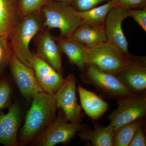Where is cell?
Masks as SVG:
<instances>
[{
	"instance_id": "cell-3",
	"label": "cell",
	"mask_w": 146,
	"mask_h": 146,
	"mask_svg": "<svg viewBox=\"0 0 146 146\" xmlns=\"http://www.w3.org/2000/svg\"><path fill=\"white\" fill-rule=\"evenodd\" d=\"M131 55L106 41L86 46L84 56L86 66L117 75L129 63Z\"/></svg>"
},
{
	"instance_id": "cell-19",
	"label": "cell",
	"mask_w": 146,
	"mask_h": 146,
	"mask_svg": "<svg viewBox=\"0 0 146 146\" xmlns=\"http://www.w3.org/2000/svg\"><path fill=\"white\" fill-rule=\"evenodd\" d=\"M114 131L108 127L95 125L93 130L85 129L78 132L83 141H90L94 146H113Z\"/></svg>"
},
{
	"instance_id": "cell-8",
	"label": "cell",
	"mask_w": 146,
	"mask_h": 146,
	"mask_svg": "<svg viewBox=\"0 0 146 146\" xmlns=\"http://www.w3.org/2000/svg\"><path fill=\"white\" fill-rule=\"evenodd\" d=\"M76 79L73 74L68 75L55 95L57 108L61 110L68 122L80 123L83 117L81 106L76 94Z\"/></svg>"
},
{
	"instance_id": "cell-24",
	"label": "cell",
	"mask_w": 146,
	"mask_h": 146,
	"mask_svg": "<svg viewBox=\"0 0 146 146\" xmlns=\"http://www.w3.org/2000/svg\"><path fill=\"white\" fill-rule=\"evenodd\" d=\"M11 52L8 39L0 36V77L8 66Z\"/></svg>"
},
{
	"instance_id": "cell-5",
	"label": "cell",
	"mask_w": 146,
	"mask_h": 146,
	"mask_svg": "<svg viewBox=\"0 0 146 146\" xmlns=\"http://www.w3.org/2000/svg\"><path fill=\"white\" fill-rule=\"evenodd\" d=\"M52 122L32 143L36 146H54L67 144L76 133L85 129L80 123L68 122L60 109Z\"/></svg>"
},
{
	"instance_id": "cell-26",
	"label": "cell",
	"mask_w": 146,
	"mask_h": 146,
	"mask_svg": "<svg viewBox=\"0 0 146 146\" xmlns=\"http://www.w3.org/2000/svg\"><path fill=\"white\" fill-rule=\"evenodd\" d=\"M130 17L146 31V7L137 9H130Z\"/></svg>"
},
{
	"instance_id": "cell-29",
	"label": "cell",
	"mask_w": 146,
	"mask_h": 146,
	"mask_svg": "<svg viewBox=\"0 0 146 146\" xmlns=\"http://www.w3.org/2000/svg\"><path fill=\"white\" fill-rule=\"evenodd\" d=\"M55 1L65 3L69 4L70 5L71 3H72V0H55Z\"/></svg>"
},
{
	"instance_id": "cell-10",
	"label": "cell",
	"mask_w": 146,
	"mask_h": 146,
	"mask_svg": "<svg viewBox=\"0 0 146 146\" xmlns=\"http://www.w3.org/2000/svg\"><path fill=\"white\" fill-rule=\"evenodd\" d=\"M130 9L117 6L109 11L104 24L107 42L115 45L127 55L130 54L128 44L122 25L123 20L130 17Z\"/></svg>"
},
{
	"instance_id": "cell-13",
	"label": "cell",
	"mask_w": 146,
	"mask_h": 146,
	"mask_svg": "<svg viewBox=\"0 0 146 146\" xmlns=\"http://www.w3.org/2000/svg\"><path fill=\"white\" fill-rule=\"evenodd\" d=\"M31 64L37 82L43 91L55 94L64 82L63 76L35 53H32Z\"/></svg>"
},
{
	"instance_id": "cell-27",
	"label": "cell",
	"mask_w": 146,
	"mask_h": 146,
	"mask_svg": "<svg viewBox=\"0 0 146 146\" xmlns=\"http://www.w3.org/2000/svg\"><path fill=\"white\" fill-rule=\"evenodd\" d=\"M119 6L129 9H137L146 7V0H116Z\"/></svg>"
},
{
	"instance_id": "cell-25",
	"label": "cell",
	"mask_w": 146,
	"mask_h": 146,
	"mask_svg": "<svg viewBox=\"0 0 146 146\" xmlns=\"http://www.w3.org/2000/svg\"><path fill=\"white\" fill-rule=\"evenodd\" d=\"M110 0H72L70 5L79 12L86 11L96 7L99 4Z\"/></svg>"
},
{
	"instance_id": "cell-6",
	"label": "cell",
	"mask_w": 146,
	"mask_h": 146,
	"mask_svg": "<svg viewBox=\"0 0 146 146\" xmlns=\"http://www.w3.org/2000/svg\"><path fill=\"white\" fill-rule=\"evenodd\" d=\"M117 108L108 116L110 121L107 126L115 131L126 124L143 118L146 113V98L133 95L119 99Z\"/></svg>"
},
{
	"instance_id": "cell-9",
	"label": "cell",
	"mask_w": 146,
	"mask_h": 146,
	"mask_svg": "<svg viewBox=\"0 0 146 146\" xmlns=\"http://www.w3.org/2000/svg\"><path fill=\"white\" fill-rule=\"evenodd\" d=\"M8 66L19 91L27 100H32L39 93L44 92L37 82L32 68L21 62L12 52Z\"/></svg>"
},
{
	"instance_id": "cell-18",
	"label": "cell",
	"mask_w": 146,
	"mask_h": 146,
	"mask_svg": "<svg viewBox=\"0 0 146 146\" xmlns=\"http://www.w3.org/2000/svg\"><path fill=\"white\" fill-rule=\"evenodd\" d=\"M69 38L87 47L107 41L104 25L91 26L81 24Z\"/></svg>"
},
{
	"instance_id": "cell-16",
	"label": "cell",
	"mask_w": 146,
	"mask_h": 146,
	"mask_svg": "<svg viewBox=\"0 0 146 146\" xmlns=\"http://www.w3.org/2000/svg\"><path fill=\"white\" fill-rule=\"evenodd\" d=\"M62 53L65 54L72 65H75L83 72L86 68L85 46L70 38L55 37Z\"/></svg>"
},
{
	"instance_id": "cell-17",
	"label": "cell",
	"mask_w": 146,
	"mask_h": 146,
	"mask_svg": "<svg viewBox=\"0 0 146 146\" xmlns=\"http://www.w3.org/2000/svg\"><path fill=\"white\" fill-rule=\"evenodd\" d=\"M78 91L80 98L81 107L86 115L94 119L102 117L107 111L108 105L98 95L79 86Z\"/></svg>"
},
{
	"instance_id": "cell-21",
	"label": "cell",
	"mask_w": 146,
	"mask_h": 146,
	"mask_svg": "<svg viewBox=\"0 0 146 146\" xmlns=\"http://www.w3.org/2000/svg\"><path fill=\"white\" fill-rule=\"evenodd\" d=\"M142 118L120 127L114 131L113 146H129L134 134L143 125Z\"/></svg>"
},
{
	"instance_id": "cell-4",
	"label": "cell",
	"mask_w": 146,
	"mask_h": 146,
	"mask_svg": "<svg viewBox=\"0 0 146 146\" xmlns=\"http://www.w3.org/2000/svg\"><path fill=\"white\" fill-rule=\"evenodd\" d=\"M40 12L43 16L44 28L48 30L58 29L61 37H70L81 24L78 11L69 4L50 0Z\"/></svg>"
},
{
	"instance_id": "cell-23",
	"label": "cell",
	"mask_w": 146,
	"mask_h": 146,
	"mask_svg": "<svg viewBox=\"0 0 146 146\" xmlns=\"http://www.w3.org/2000/svg\"><path fill=\"white\" fill-rule=\"evenodd\" d=\"M12 89L9 81L6 78L0 79V110L9 107L11 105Z\"/></svg>"
},
{
	"instance_id": "cell-20",
	"label": "cell",
	"mask_w": 146,
	"mask_h": 146,
	"mask_svg": "<svg viewBox=\"0 0 146 146\" xmlns=\"http://www.w3.org/2000/svg\"><path fill=\"white\" fill-rule=\"evenodd\" d=\"M119 6L116 0H110L104 5L86 11L79 12L82 25L98 26L104 24L106 16L112 8Z\"/></svg>"
},
{
	"instance_id": "cell-28",
	"label": "cell",
	"mask_w": 146,
	"mask_h": 146,
	"mask_svg": "<svg viewBox=\"0 0 146 146\" xmlns=\"http://www.w3.org/2000/svg\"><path fill=\"white\" fill-rule=\"evenodd\" d=\"M143 126L139 128L136 131L129 146H146L145 134Z\"/></svg>"
},
{
	"instance_id": "cell-15",
	"label": "cell",
	"mask_w": 146,
	"mask_h": 146,
	"mask_svg": "<svg viewBox=\"0 0 146 146\" xmlns=\"http://www.w3.org/2000/svg\"><path fill=\"white\" fill-rule=\"evenodd\" d=\"M23 17L18 0H0V36L9 40L13 28Z\"/></svg>"
},
{
	"instance_id": "cell-14",
	"label": "cell",
	"mask_w": 146,
	"mask_h": 146,
	"mask_svg": "<svg viewBox=\"0 0 146 146\" xmlns=\"http://www.w3.org/2000/svg\"><path fill=\"white\" fill-rule=\"evenodd\" d=\"M22 111L17 104H11L7 114L0 112V143L6 146H19L18 132Z\"/></svg>"
},
{
	"instance_id": "cell-22",
	"label": "cell",
	"mask_w": 146,
	"mask_h": 146,
	"mask_svg": "<svg viewBox=\"0 0 146 146\" xmlns=\"http://www.w3.org/2000/svg\"><path fill=\"white\" fill-rule=\"evenodd\" d=\"M23 17L29 13L40 12L50 0H18Z\"/></svg>"
},
{
	"instance_id": "cell-2",
	"label": "cell",
	"mask_w": 146,
	"mask_h": 146,
	"mask_svg": "<svg viewBox=\"0 0 146 146\" xmlns=\"http://www.w3.org/2000/svg\"><path fill=\"white\" fill-rule=\"evenodd\" d=\"M44 28L41 12H33L24 16L14 27L9 36L11 52L21 62L29 68L32 53L29 44L37 33Z\"/></svg>"
},
{
	"instance_id": "cell-7",
	"label": "cell",
	"mask_w": 146,
	"mask_h": 146,
	"mask_svg": "<svg viewBox=\"0 0 146 146\" xmlns=\"http://www.w3.org/2000/svg\"><path fill=\"white\" fill-rule=\"evenodd\" d=\"M86 67L81 75L86 83L92 84L103 93L118 99L136 95L129 91L117 76L92 66Z\"/></svg>"
},
{
	"instance_id": "cell-12",
	"label": "cell",
	"mask_w": 146,
	"mask_h": 146,
	"mask_svg": "<svg viewBox=\"0 0 146 146\" xmlns=\"http://www.w3.org/2000/svg\"><path fill=\"white\" fill-rule=\"evenodd\" d=\"M116 76L131 93H144L146 89L145 57L131 55L129 63Z\"/></svg>"
},
{
	"instance_id": "cell-1",
	"label": "cell",
	"mask_w": 146,
	"mask_h": 146,
	"mask_svg": "<svg viewBox=\"0 0 146 146\" xmlns=\"http://www.w3.org/2000/svg\"><path fill=\"white\" fill-rule=\"evenodd\" d=\"M55 94L40 92L32 99L25 123L18 136L19 145L31 144L56 116Z\"/></svg>"
},
{
	"instance_id": "cell-11",
	"label": "cell",
	"mask_w": 146,
	"mask_h": 146,
	"mask_svg": "<svg viewBox=\"0 0 146 146\" xmlns=\"http://www.w3.org/2000/svg\"><path fill=\"white\" fill-rule=\"evenodd\" d=\"M33 40L36 48L35 54L63 76L62 52L55 37L51 35L48 30L44 28L37 33Z\"/></svg>"
}]
</instances>
